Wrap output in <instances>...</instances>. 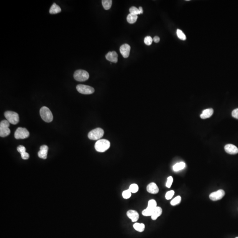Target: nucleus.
<instances>
[{"instance_id":"nucleus-1","label":"nucleus","mask_w":238,"mask_h":238,"mask_svg":"<svg viewBox=\"0 0 238 238\" xmlns=\"http://www.w3.org/2000/svg\"><path fill=\"white\" fill-rule=\"evenodd\" d=\"M110 143L106 139H100L97 141L95 144V149L99 152H104L110 147Z\"/></svg>"},{"instance_id":"nucleus-2","label":"nucleus","mask_w":238,"mask_h":238,"mask_svg":"<svg viewBox=\"0 0 238 238\" xmlns=\"http://www.w3.org/2000/svg\"><path fill=\"white\" fill-rule=\"evenodd\" d=\"M40 114L42 119L47 123L51 122L53 120V115L50 109L47 107L43 106L40 110Z\"/></svg>"},{"instance_id":"nucleus-3","label":"nucleus","mask_w":238,"mask_h":238,"mask_svg":"<svg viewBox=\"0 0 238 238\" xmlns=\"http://www.w3.org/2000/svg\"><path fill=\"white\" fill-rule=\"evenodd\" d=\"M4 116L9 123L16 125L19 123V120L18 114L13 111H6L4 113Z\"/></svg>"},{"instance_id":"nucleus-4","label":"nucleus","mask_w":238,"mask_h":238,"mask_svg":"<svg viewBox=\"0 0 238 238\" xmlns=\"http://www.w3.org/2000/svg\"><path fill=\"white\" fill-rule=\"evenodd\" d=\"M104 134V130L101 128H97L91 131L88 133L89 139L93 140L100 139L103 137Z\"/></svg>"},{"instance_id":"nucleus-5","label":"nucleus","mask_w":238,"mask_h":238,"mask_svg":"<svg viewBox=\"0 0 238 238\" xmlns=\"http://www.w3.org/2000/svg\"><path fill=\"white\" fill-rule=\"evenodd\" d=\"M9 122L7 120H3L0 123V136L5 137L8 136L10 133V130L9 128Z\"/></svg>"},{"instance_id":"nucleus-6","label":"nucleus","mask_w":238,"mask_h":238,"mask_svg":"<svg viewBox=\"0 0 238 238\" xmlns=\"http://www.w3.org/2000/svg\"><path fill=\"white\" fill-rule=\"evenodd\" d=\"M74 78L76 81L79 82H83L89 79V74L88 72L85 70H77L74 74Z\"/></svg>"},{"instance_id":"nucleus-7","label":"nucleus","mask_w":238,"mask_h":238,"mask_svg":"<svg viewBox=\"0 0 238 238\" xmlns=\"http://www.w3.org/2000/svg\"><path fill=\"white\" fill-rule=\"evenodd\" d=\"M29 134L28 130L25 128L18 127L15 132L14 136L17 139H25L29 137Z\"/></svg>"},{"instance_id":"nucleus-8","label":"nucleus","mask_w":238,"mask_h":238,"mask_svg":"<svg viewBox=\"0 0 238 238\" xmlns=\"http://www.w3.org/2000/svg\"><path fill=\"white\" fill-rule=\"evenodd\" d=\"M77 91L84 94H91L94 92V88L89 86L79 84L76 86Z\"/></svg>"},{"instance_id":"nucleus-9","label":"nucleus","mask_w":238,"mask_h":238,"mask_svg":"<svg viewBox=\"0 0 238 238\" xmlns=\"http://www.w3.org/2000/svg\"><path fill=\"white\" fill-rule=\"evenodd\" d=\"M225 194L224 191L223 190H219L217 191L211 193L209 195V198L214 201L219 200L223 198L225 196Z\"/></svg>"},{"instance_id":"nucleus-10","label":"nucleus","mask_w":238,"mask_h":238,"mask_svg":"<svg viewBox=\"0 0 238 238\" xmlns=\"http://www.w3.org/2000/svg\"><path fill=\"white\" fill-rule=\"evenodd\" d=\"M131 47L127 44H124L120 46L119 51L124 58H127L130 54Z\"/></svg>"},{"instance_id":"nucleus-11","label":"nucleus","mask_w":238,"mask_h":238,"mask_svg":"<svg viewBox=\"0 0 238 238\" xmlns=\"http://www.w3.org/2000/svg\"><path fill=\"white\" fill-rule=\"evenodd\" d=\"M225 151L230 155H236L238 153V148L233 144H227L224 147Z\"/></svg>"},{"instance_id":"nucleus-12","label":"nucleus","mask_w":238,"mask_h":238,"mask_svg":"<svg viewBox=\"0 0 238 238\" xmlns=\"http://www.w3.org/2000/svg\"><path fill=\"white\" fill-rule=\"evenodd\" d=\"M106 59L109 61L116 63L118 61V54L115 51L109 52L106 55Z\"/></svg>"},{"instance_id":"nucleus-13","label":"nucleus","mask_w":238,"mask_h":238,"mask_svg":"<svg viewBox=\"0 0 238 238\" xmlns=\"http://www.w3.org/2000/svg\"><path fill=\"white\" fill-rule=\"evenodd\" d=\"M48 147L46 145H44L41 146L40 150L38 152V156L40 158L45 159L47 158Z\"/></svg>"},{"instance_id":"nucleus-14","label":"nucleus","mask_w":238,"mask_h":238,"mask_svg":"<svg viewBox=\"0 0 238 238\" xmlns=\"http://www.w3.org/2000/svg\"><path fill=\"white\" fill-rule=\"evenodd\" d=\"M127 215L128 218L132 220V222H136L139 218V214L135 210H129L127 213Z\"/></svg>"},{"instance_id":"nucleus-15","label":"nucleus","mask_w":238,"mask_h":238,"mask_svg":"<svg viewBox=\"0 0 238 238\" xmlns=\"http://www.w3.org/2000/svg\"><path fill=\"white\" fill-rule=\"evenodd\" d=\"M147 191L152 194H157L159 192V188L155 183H151L147 187Z\"/></svg>"},{"instance_id":"nucleus-16","label":"nucleus","mask_w":238,"mask_h":238,"mask_svg":"<svg viewBox=\"0 0 238 238\" xmlns=\"http://www.w3.org/2000/svg\"><path fill=\"white\" fill-rule=\"evenodd\" d=\"M213 113H214V110L212 108L205 109L202 111V114H201V118L202 119L209 118L212 116Z\"/></svg>"},{"instance_id":"nucleus-17","label":"nucleus","mask_w":238,"mask_h":238,"mask_svg":"<svg viewBox=\"0 0 238 238\" xmlns=\"http://www.w3.org/2000/svg\"><path fill=\"white\" fill-rule=\"evenodd\" d=\"M162 213V209L160 207L157 206L153 212V214L151 216L152 220H156L159 216L161 215Z\"/></svg>"},{"instance_id":"nucleus-18","label":"nucleus","mask_w":238,"mask_h":238,"mask_svg":"<svg viewBox=\"0 0 238 238\" xmlns=\"http://www.w3.org/2000/svg\"><path fill=\"white\" fill-rule=\"evenodd\" d=\"M61 11V9L59 6L54 3L51 7L50 9V13L51 14H56L59 13Z\"/></svg>"},{"instance_id":"nucleus-19","label":"nucleus","mask_w":238,"mask_h":238,"mask_svg":"<svg viewBox=\"0 0 238 238\" xmlns=\"http://www.w3.org/2000/svg\"><path fill=\"white\" fill-rule=\"evenodd\" d=\"M186 166V164L184 162H180L176 163L173 166V170L175 172H178L180 170L184 169Z\"/></svg>"},{"instance_id":"nucleus-20","label":"nucleus","mask_w":238,"mask_h":238,"mask_svg":"<svg viewBox=\"0 0 238 238\" xmlns=\"http://www.w3.org/2000/svg\"><path fill=\"white\" fill-rule=\"evenodd\" d=\"M137 19H138L137 15L131 14V13L128 15L127 18V22L129 24H134V23H135L137 21Z\"/></svg>"},{"instance_id":"nucleus-21","label":"nucleus","mask_w":238,"mask_h":238,"mask_svg":"<svg viewBox=\"0 0 238 238\" xmlns=\"http://www.w3.org/2000/svg\"><path fill=\"white\" fill-rule=\"evenodd\" d=\"M133 227L135 230L139 232H142L144 231L145 226L144 224L136 223L134 224Z\"/></svg>"},{"instance_id":"nucleus-22","label":"nucleus","mask_w":238,"mask_h":238,"mask_svg":"<svg viewBox=\"0 0 238 238\" xmlns=\"http://www.w3.org/2000/svg\"><path fill=\"white\" fill-rule=\"evenodd\" d=\"M102 4L105 9H109L112 6V1L111 0H102Z\"/></svg>"},{"instance_id":"nucleus-23","label":"nucleus","mask_w":238,"mask_h":238,"mask_svg":"<svg viewBox=\"0 0 238 238\" xmlns=\"http://www.w3.org/2000/svg\"><path fill=\"white\" fill-rule=\"evenodd\" d=\"M157 202L155 200H150L149 201L147 207L152 209V210H155L156 208L157 207Z\"/></svg>"},{"instance_id":"nucleus-24","label":"nucleus","mask_w":238,"mask_h":238,"mask_svg":"<svg viewBox=\"0 0 238 238\" xmlns=\"http://www.w3.org/2000/svg\"><path fill=\"white\" fill-rule=\"evenodd\" d=\"M154 210H152V209H150L147 207V209H144V210H143V211H142V215L147 216H151L153 214Z\"/></svg>"},{"instance_id":"nucleus-25","label":"nucleus","mask_w":238,"mask_h":238,"mask_svg":"<svg viewBox=\"0 0 238 238\" xmlns=\"http://www.w3.org/2000/svg\"><path fill=\"white\" fill-rule=\"evenodd\" d=\"M176 34H177L178 38L180 40L184 41V40H186V39H187L186 35L184 34V33L180 29H177V31H176Z\"/></svg>"},{"instance_id":"nucleus-26","label":"nucleus","mask_w":238,"mask_h":238,"mask_svg":"<svg viewBox=\"0 0 238 238\" xmlns=\"http://www.w3.org/2000/svg\"><path fill=\"white\" fill-rule=\"evenodd\" d=\"M129 190L132 193H136L139 191V186L137 184L133 183V184H131L130 185V187H129Z\"/></svg>"},{"instance_id":"nucleus-27","label":"nucleus","mask_w":238,"mask_h":238,"mask_svg":"<svg viewBox=\"0 0 238 238\" xmlns=\"http://www.w3.org/2000/svg\"><path fill=\"white\" fill-rule=\"evenodd\" d=\"M181 201V198L180 196H178L175 198L173 199L171 201V205L173 206H175V205H178V204L180 203Z\"/></svg>"},{"instance_id":"nucleus-28","label":"nucleus","mask_w":238,"mask_h":238,"mask_svg":"<svg viewBox=\"0 0 238 238\" xmlns=\"http://www.w3.org/2000/svg\"><path fill=\"white\" fill-rule=\"evenodd\" d=\"M129 12H130L131 14H134V15H138L141 14L139 9L134 7V6H132V7H131L129 9Z\"/></svg>"},{"instance_id":"nucleus-29","label":"nucleus","mask_w":238,"mask_h":238,"mask_svg":"<svg viewBox=\"0 0 238 238\" xmlns=\"http://www.w3.org/2000/svg\"><path fill=\"white\" fill-rule=\"evenodd\" d=\"M131 196H132V192L129 191V189L124 191L122 193V196L124 199L129 198L131 197Z\"/></svg>"},{"instance_id":"nucleus-30","label":"nucleus","mask_w":238,"mask_h":238,"mask_svg":"<svg viewBox=\"0 0 238 238\" xmlns=\"http://www.w3.org/2000/svg\"><path fill=\"white\" fill-rule=\"evenodd\" d=\"M152 42H153V39H152V38L150 36H147L144 39V43L147 45H151Z\"/></svg>"},{"instance_id":"nucleus-31","label":"nucleus","mask_w":238,"mask_h":238,"mask_svg":"<svg viewBox=\"0 0 238 238\" xmlns=\"http://www.w3.org/2000/svg\"><path fill=\"white\" fill-rule=\"evenodd\" d=\"M175 192L174 191H170L167 192L165 195V198L167 200H170L172 198L174 195Z\"/></svg>"},{"instance_id":"nucleus-32","label":"nucleus","mask_w":238,"mask_h":238,"mask_svg":"<svg viewBox=\"0 0 238 238\" xmlns=\"http://www.w3.org/2000/svg\"><path fill=\"white\" fill-rule=\"evenodd\" d=\"M173 182V178L172 176H169L168 178L167 181L166 183V186L168 188H171L172 186V183Z\"/></svg>"},{"instance_id":"nucleus-33","label":"nucleus","mask_w":238,"mask_h":238,"mask_svg":"<svg viewBox=\"0 0 238 238\" xmlns=\"http://www.w3.org/2000/svg\"><path fill=\"white\" fill-rule=\"evenodd\" d=\"M17 151H18L19 153H20V154H22V153L25 152L26 150L25 147L24 146L20 145V146L18 147L17 148Z\"/></svg>"},{"instance_id":"nucleus-34","label":"nucleus","mask_w":238,"mask_h":238,"mask_svg":"<svg viewBox=\"0 0 238 238\" xmlns=\"http://www.w3.org/2000/svg\"><path fill=\"white\" fill-rule=\"evenodd\" d=\"M232 116L236 119H238V108L234 109L232 112Z\"/></svg>"},{"instance_id":"nucleus-35","label":"nucleus","mask_w":238,"mask_h":238,"mask_svg":"<svg viewBox=\"0 0 238 238\" xmlns=\"http://www.w3.org/2000/svg\"><path fill=\"white\" fill-rule=\"evenodd\" d=\"M21 157H22V158L24 160H27L29 158V155L28 153H27L26 152H24V153H22V154H21Z\"/></svg>"},{"instance_id":"nucleus-36","label":"nucleus","mask_w":238,"mask_h":238,"mask_svg":"<svg viewBox=\"0 0 238 238\" xmlns=\"http://www.w3.org/2000/svg\"><path fill=\"white\" fill-rule=\"evenodd\" d=\"M153 40H154V41L155 42L158 43L160 41L159 37H158V36H155Z\"/></svg>"},{"instance_id":"nucleus-37","label":"nucleus","mask_w":238,"mask_h":238,"mask_svg":"<svg viewBox=\"0 0 238 238\" xmlns=\"http://www.w3.org/2000/svg\"><path fill=\"white\" fill-rule=\"evenodd\" d=\"M139 10L141 14H142L143 12V9H142V7H139Z\"/></svg>"},{"instance_id":"nucleus-38","label":"nucleus","mask_w":238,"mask_h":238,"mask_svg":"<svg viewBox=\"0 0 238 238\" xmlns=\"http://www.w3.org/2000/svg\"><path fill=\"white\" fill-rule=\"evenodd\" d=\"M236 238H238V237H236Z\"/></svg>"}]
</instances>
